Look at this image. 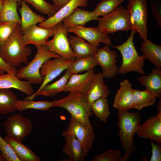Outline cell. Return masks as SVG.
Segmentation results:
<instances>
[{
	"label": "cell",
	"instance_id": "cell-11",
	"mask_svg": "<svg viewBox=\"0 0 161 161\" xmlns=\"http://www.w3.org/2000/svg\"><path fill=\"white\" fill-rule=\"evenodd\" d=\"M74 61L67 60L63 57H55L53 60L49 59L42 65L40 71L43 80L38 89L39 91L44 86L58 76L64 70L67 69Z\"/></svg>",
	"mask_w": 161,
	"mask_h": 161
},
{
	"label": "cell",
	"instance_id": "cell-19",
	"mask_svg": "<svg viewBox=\"0 0 161 161\" xmlns=\"http://www.w3.org/2000/svg\"><path fill=\"white\" fill-rule=\"evenodd\" d=\"M95 73L92 69L83 74H72L66 84L64 92L86 94Z\"/></svg>",
	"mask_w": 161,
	"mask_h": 161
},
{
	"label": "cell",
	"instance_id": "cell-34",
	"mask_svg": "<svg viewBox=\"0 0 161 161\" xmlns=\"http://www.w3.org/2000/svg\"><path fill=\"white\" fill-rule=\"evenodd\" d=\"M52 101L45 100L35 101L33 99L19 100L17 103V110L22 111L28 109L47 111L53 107Z\"/></svg>",
	"mask_w": 161,
	"mask_h": 161
},
{
	"label": "cell",
	"instance_id": "cell-14",
	"mask_svg": "<svg viewBox=\"0 0 161 161\" xmlns=\"http://www.w3.org/2000/svg\"><path fill=\"white\" fill-rule=\"evenodd\" d=\"M136 133L140 137L149 139L161 144V111L149 117L138 126Z\"/></svg>",
	"mask_w": 161,
	"mask_h": 161
},
{
	"label": "cell",
	"instance_id": "cell-4",
	"mask_svg": "<svg viewBox=\"0 0 161 161\" xmlns=\"http://www.w3.org/2000/svg\"><path fill=\"white\" fill-rule=\"evenodd\" d=\"M135 33L131 30L130 36L125 42L120 45L112 46L118 50L122 55V63L118 69L119 74L124 75L132 72L145 74L143 68L145 58L143 55H139L134 46L133 39Z\"/></svg>",
	"mask_w": 161,
	"mask_h": 161
},
{
	"label": "cell",
	"instance_id": "cell-3",
	"mask_svg": "<svg viewBox=\"0 0 161 161\" xmlns=\"http://www.w3.org/2000/svg\"><path fill=\"white\" fill-rule=\"evenodd\" d=\"M53 107L63 108L71 116L85 124H90V117L93 114L86 94L69 92L64 97L52 101Z\"/></svg>",
	"mask_w": 161,
	"mask_h": 161
},
{
	"label": "cell",
	"instance_id": "cell-6",
	"mask_svg": "<svg viewBox=\"0 0 161 161\" xmlns=\"http://www.w3.org/2000/svg\"><path fill=\"white\" fill-rule=\"evenodd\" d=\"M146 0H129L126 9L131 30L138 33L143 41L147 38L148 11Z\"/></svg>",
	"mask_w": 161,
	"mask_h": 161
},
{
	"label": "cell",
	"instance_id": "cell-22",
	"mask_svg": "<svg viewBox=\"0 0 161 161\" xmlns=\"http://www.w3.org/2000/svg\"><path fill=\"white\" fill-rule=\"evenodd\" d=\"M72 74L67 69L64 75L60 79L52 83L46 84L39 91L34 92L30 96H27L25 99H33L38 95L52 97H55L58 93L64 92L66 84Z\"/></svg>",
	"mask_w": 161,
	"mask_h": 161
},
{
	"label": "cell",
	"instance_id": "cell-25",
	"mask_svg": "<svg viewBox=\"0 0 161 161\" xmlns=\"http://www.w3.org/2000/svg\"><path fill=\"white\" fill-rule=\"evenodd\" d=\"M69 40L76 58L94 56L96 55L97 47L86 42L80 37L69 35Z\"/></svg>",
	"mask_w": 161,
	"mask_h": 161
},
{
	"label": "cell",
	"instance_id": "cell-7",
	"mask_svg": "<svg viewBox=\"0 0 161 161\" xmlns=\"http://www.w3.org/2000/svg\"><path fill=\"white\" fill-rule=\"evenodd\" d=\"M98 27L108 34L131 29L127 11L123 6L118 7L109 14L99 18Z\"/></svg>",
	"mask_w": 161,
	"mask_h": 161
},
{
	"label": "cell",
	"instance_id": "cell-24",
	"mask_svg": "<svg viewBox=\"0 0 161 161\" xmlns=\"http://www.w3.org/2000/svg\"><path fill=\"white\" fill-rule=\"evenodd\" d=\"M138 81L145 87L157 98H161V69L152 68L151 72L147 75H142L137 78Z\"/></svg>",
	"mask_w": 161,
	"mask_h": 161
},
{
	"label": "cell",
	"instance_id": "cell-13",
	"mask_svg": "<svg viewBox=\"0 0 161 161\" xmlns=\"http://www.w3.org/2000/svg\"><path fill=\"white\" fill-rule=\"evenodd\" d=\"M67 30L68 32L76 34L95 47L99 46L100 43L105 45L112 46L110 37L98 27L79 26L69 28Z\"/></svg>",
	"mask_w": 161,
	"mask_h": 161
},
{
	"label": "cell",
	"instance_id": "cell-47",
	"mask_svg": "<svg viewBox=\"0 0 161 161\" xmlns=\"http://www.w3.org/2000/svg\"><path fill=\"white\" fill-rule=\"evenodd\" d=\"M16 1L17 2L18 6H20L21 5V3L22 0H13Z\"/></svg>",
	"mask_w": 161,
	"mask_h": 161
},
{
	"label": "cell",
	"instance_id": "cell-39",
	"mask_svg": "<svg viewBox=\"0 0 161 161\" xmlns=\"http://www.w3.org/2000/svg\"><path fill=\"white\" fill-rule=\"evenodd\" d=\"M0 151L6 161H21L11 146L0 135Z\"/></svg>",
	"mask_w": 161,
	"mask_h": 161
},
{
	"label": "cell",
	"instance_id": "cell-44",
	"mask_svg": "<svg viewBox=\"0 0 161 161\" xmlns=\"http://www.w3.org/2000/svg\"><path fill=\"white\" fill-rule=\"evenodd\" d=\"M161 99L160 100L157 105V110L158 112H160L161 111Z\"/></svg>",
	"mask_w": 161,
	"mask_h": 161
},
{
	"label": "cell",
	"instance_id": "cell-26",
	"mask_svg": "<svg viewBox=\"0 0 161 161\" xmlns=\"http://www.w3.org/2000/svg\"><path fill=\"white\" fill-rule=\"evenodd\" d=\"M4 139L11 146L21 161H40V158L31 149L21 143L6 135Z\"/></svg>",
	"mask_w": 161,
	"mask_h": 161
},
{
	"label": "cell",
	"instance_id": "cell-21",
	"mask_svg": "<svg viewBox=\"0 0 161 161\" xmlns=\"http://www.w3.org/2000/svg\"><path fill=\"white\" fill-rule=\"evenodd\" d=\"M31 84L28 81H22L18 79L15 74H0V89L14 88L27 96H30L34 93Z\"/></svg>",
	"mask_w": 161,
	"mask_h": 161
},
{
	"label": "cell",
	"instance_id": "cell-28",
	"mask_svg": "<svg viewBox=\"0 0 161 161\" xmlns=\"http://www.w3.org/2000/svg\"><path fill=\"white\" fill-rule=\"evenodd\" d=\"M141 51L143 55L156 68L161 67V46L155 44L147 38L141 42Z\"/></svg>",
	"mask_w": 161,
	"mask_h": 161
},
{
	"label": "cell",
	"instance_id": "cell-46",
	"mask_svg": "<svg viewBox=\"0 0 161 161\" xmlns=\"http://www.w3.org/2000/svg\"><path fill=\"white\" fill-rule=\"evenodd\" d=\"M0 161H6L4 157L1 152H0Z\"/></svg>",
	"mask_w": 161,
	"mask_h": 161
},
{
	"label": "cell",
	"instance_id": "cell-15",
	"mask_svg": "<svg viewBox=\"0 0 161 161\" xmlns=\"http://www.w3.org/2000/svg\"><path fill=\"white\" fill-rule=\"evenodd\" d=\"M23 46L30 44L37 46L46 45L48 38L53 36V28H47L37 26H31L21 32Z\"/></svg>",
	"mask_w": 161,
	"mask_h": 161
},
{
	"label": "cell",
	"instance_id": "cell-2",
	"mask_svg": "<svg viewBox=\"0 0 161 161\" xmlns=\"http://www.w3.org/2000/svg\"><path fill=\"white\" fill-rule=\"evenodd\" d=\"M22 35L21 26L18 24L0 52V57L13 67H18L22 63L27 64L28 56L32 53L30 47L22 45Z\"/></svg>",
	"mask_w": 161,
	"mask_h": 161
},
{
	"label": "cell",
	"instance_id": "cell-35",
	"mask_svg": "<svg viewBox=\"0 0 161 161\" xmlns=\"http://www.w3.org/2000/svg\"><path fill=\"white\" fill-rule=\"evenodd\" d=\"M124 0H102L93 10L99 17L106 16L120 5Z\"/></svg>",
	"mask_w": 161,
	"mask_h": 161
},
{
	"label": "cell",
	"instance_id": "cell-45",
	"mask_svg": "<svg viewBox=\"0 0 161 161\" xmlns=\"http://www.w3.org/2000/svg\"><path fill=\"white\" fill-rule=\"evenodd\" d=\"M4 3V0H0V13L1 12L3 7Z\"/></svg>",
	"mask_w": 161,
	"mask_h": 161
},
{
	"label": "cell",
	"instance_id": "cell-29",
	"mask_svg": "<svg viewBox=\"0 0 161 161\" xmlns=\"http://www.w3.org/2000/svg\"><path fill=\"white\" fill-rule=\"evenodd\" d=\"M19 100L10 89H0V113L7 114L16 112Z\"/></svg>",
	"mask_w": 161,
	"mask_h": 161
},
{
	"label": "cell",
	"instance_id": "cell-17",
	"mask_svg": "<svg viewBox=\"0 0 161 161\" xmlns=\"http://www.w3.org/2000/svg\"><path fill=\"white\" fill-rule=\"evenodd\" d=\"M89 0H70L65 5L58 11L52 16L39 24L41 27L53 28L56 24L62 21L78 7L87 6Z\"/></svg>",
	"mask_w": 161,
	"mask_h": 161
},
{
	"label": "cell",
	"instance_id": "cell-5",
	"mask_svg": "<svg viewBox=\"0 0 161 161\" xmlns=\"http://www.w3.org/2000/svg\"><path fill=\"white\" fill-rule=\"evenodd\" d=\"M36 47L37 51L33 59L26 66L20 67L16 76L18 79H24L31 84H41L43 78L41 76L40 71L43 64L48 59L61 56L49 51L47 45Z\"/></svg>",
	"mask_w": 161,
	"mask_h": 161
},
{
	"label": "cell",
	"instance_id": "cell-18",
	"mask_svg": "<svg viewBox=\"0 0 161 161\" xmlns=\"http://www.w3.org/2000/svg\"><path fill=\"white\" fill-rule=\"evenodd\" d=\"M62 135L65 140L63 152L69 157L70 161H82L86 157L80 142L72 132L66 130Z\"/></svg>",
	"mask_w": 161,
	"mask_h": 161
},
{
	"label": "cell",
	"instance_id": "cell-9",
	"mask_svg": "<svg viewBox=\"0 0 161 161\" xmlns=\"http://www.w3.org/2000/svg\"><path fill=\"white\" fill-rule=\"evenodd\" d=\"M3 126L7 135L21 141L30 134L32 128L29 119L17 114L9 116Z\"/></svg>",
	"mask_w": 161,
	"mask_h": 161
},
{
	"label": "cell",
	"instance_id": "cell-27",
	"mask_svg": "<svg viewBox=\"0 0 161 161\" xmlns=\"http://www.w3.org/2000/svg\"><path fill=\"white\" fill-rule=\"evenodd\" d=\"M21 7L19 10L21 14V32L28 27L40 23L46 20L45 18L33 12L24 0L21 3Z\"/></svg>",
	"mask_w": 161,
	"mask_h": 161
},
{
	"label": "cell",
	"instance_id": "cell-41",
	"mask_svg": "<svg viewBox=\"0 0 161 161\" xmlns=\"http://www.w3.org/2000/svg\"><path fill=\"white\" fill-rule=\"evenodd\" d=\"M150 144L152 148L151 151V155L149 161H161V145L157 142L156 143H154L152 140H151Z\"/></svg>",
	"mask_w": 161,
	"mask_h": 161
},
{
	"label": "cell",
	"instance_id": "cell-8",
	"mask_svg": "<svg viewBox=\"0 0 161 161\" xmlns=\"http://www.w3.org/2000/svg\"><path fill=\"white\" fill-rule=\"evenodd\" d=\"M53 29V38L48 40L46 45L49 51L56 53L66 60H75L76 57L70 46L68 32L62 21L56 24Z\"/></svg>",
	"mask_w": 161,
	"mask_h": 161
},
{
	"label": "cell",
	"instance_id": "cell-23",
	"mask_svg": "<svg viewBox=\"0 0 161 161\" xmlns=\"http://www.w3.org/2000/svg\"><path fill=\"white\" fill-rule=\"evenodd\" d=\"M102 73H95L86 93L89 104L101 98H107L110 94L108 87L104 81Z\"/></svg>",
	"mask_w": 161,
	"mask_h": 161
},
{
	"label": "cell",
	"instance_id": "cell-12",
	"mask_svg": "<svg viewBox=\"0 0 161 161\" xmlns=\"http://www.w3.org/2000/svg\"><path fill=\"white\" fill-rule=\"evenodd\" d=\"M95 57L97 64L101 68L104 78H113L118 73L119 68L116 65L117 54L111 50L110 46L105 45L98 49Z\"/></svg>",
	"mask_w": 161,
	"mask_h": 161
},
{
	"label": "cell",
	"instance_id": "cell-16",
	"mask_svg": "<svg viewBox=\"0 0 161 161\" xmlns=\"http://www.w3.org/2000/svg\"><path fill=\"white\" fill-rule=\"evenodd\" d=\"M133 89L129 80L125 79L120 83V87L114 97L113 106L118 110H129L133 109Z\"/></svg>",
	"mask_w": 161,
	"mask_h": 161
},
{
	"label": "cell",
	"instance_id": "cell-10",
	"mask_svg": "<svg viewBox=\"0 0 161 161\" xmlns=\"http://www.w3.org/2000/svg\"><path fill=\"white\" fill-rule=\"evenodd\" d=\"M66 130L72 132L80 142L86 156L92 150L95 134L91 123L85 124L72 116Z\"/></svg>",
	"mask_w": 161,
	"mask_h": 161
},
{
	"label": "cell",
	"instance_id": "cell-40",
	"mask_svg": "<svg viewBox=\"0 0 161 161\" xmlns=\"http://www.w3.org/2000/svg\"><path fill=\"white\" fill-rule=\"evenodd\" d=\"M149 4L152 16L156 19L157 25L161 27V3L154 0H151Z\"/></svg>",
	"mask_w": 161,
	"mask_h": 161
},
{
	"label": "cell",
	"instance_id": "cell-33",
	"mask_svg": "<svg viewBox=\"0 0 161 161\" xmlns=\"http://www.w3.org/2000/svg\"><path fill=\"white\" fill-rule=\"evenodd\" d=\"M91 111L101 122L106 123L111 114L108 100L106 98H101L90 104Z\"/></svg>",
	"mask_w": 161,
	"mask_h": 161
},
{
	"label": "cell",
	"instance_id": "cell-37",
	"mask_svg": "<svg viewBox=\"0 0 161 161\" xmlns=\"http://www.w3.org/2000/svg\"><path fill=\"white\" fill-rule=\"evenodd\" d=\"M18 24L11 22H0V52Z\"/></svg>",
	"mask_w": 161,
	"mask_h": 161
},
{
	"label": "cell",
	"instance_id": "cell-42",
	"mask_svg": "<svg viewBox=\"0 0 161 161\" xmlns=\"http://www.w3.org/2000/svg\"><path fill=\"white\" fill-rule=\"evenodd\" d=\"M0 70L8 73L16 74L17 69L16 68L13 67L7 64L0 57Z\"/></svg>",
	"mask_w": 161,
	"mask_h": 161
},
{
	"label": "cell",
	"instance_id": "cell-20",
	"mask_svg": "<svg viewBox=\"0 0 161 161\" xmlns=\"http://www.w3.org/2000/svg\"><path fill=\"white\" fill-rule=\"evenodd\" d=\"M99 18L93 11H90L78 7L64 18L62 21L67 30L78 26H84L88 22L92 20H98Z\"/></svg>",
	"mask_w": 161,
	"mask_h": 161
},
{
	"label": "cell",
	"instance_id": "cell-1",
	"mask_svg": "<svg viewBox=\"0 0 161 161\" xmlns=\"http://www.w3.org/2000/svg\"><path fill=\"white\" fill-rule=\"evenodd\" d=\"M118 136L125 154L119 161H127L135 150L134 137L140 124L141 117L137 112H130L128 110H118Z\"/></svg>",
	"mask_w": 161,
	"mask_h": 161
},
{
	"label": "cell",
	"instance_id": "cell-30",
	"mask_svg": "<svg viewBox=\"0 0 161 161\" xmlns=\"http://www.w3.org/2000/svg\"><path fill=\"white\" fill-rule=\"evenodd\" d=\"M156 98L148 89L140 91L133 89L132 104L133 109L140 110L143 108L154 105Z\"/></svg>",
	"mask_w": 161,
	"mask_h": 161
},
{
	"label": "cell",
	"instance_id": "cell-48",
	"mask_svg": "<svg viewBox=\"0 0 161 161\" xmlns=\"http://www.w3.org/2000/svg\"><path fill=\"white\" fill-rule=\"evenodd\" d=\"M4 73V72L0 70V74H1Z\"/></svg>",
	"mask_w": 161,
	"mask_h": 161
},
{
	"label": "cell",
	"instance_id": "cell-36",
	"mask_svg": "<svg viewBox=\"0 0 161 161\" xmlns=\"http://www.w3.org/2000/svg\"><path fill=\"white\" fill-rule=\"evenodd\" d=\"M31 5L40 13L47 15L49 18L54 15L58 11L54 4L45 0H23Z\"/></svg>",
	"mask_w": 161,
	"mask_h": 161
},
{
	"label": "cell",
	"instance_id": "cell-32",
	"mask_svg": "<svg viewBox=\"0 0 161 161\" xmlns=\"http://www.w3.org/2000/svg\"><path fill=\"white\" fill-rule=\"evenodd\" d=\"M97 65L95 56L76 58L69 66L68 69L72 74L93 69Z\"/></svg>",
	"mask_w": 161,
	"mask_h": 161
},
{
	"label": "cell",
	"instance_id": "cell-38",
	"mask_svg": "<svg viewBox=\"0 0 161 161\" xmlns=\"http://www.w3.org/2000/svg\"><path fill=\"white\" fill-rule=\"evenodd\" d=\"M121 152L118 150L109 149L93 157L91 161H119Z\"/></svg>",
	"mask_w": 161,
	"mask_h": 161
},
{
	"label": "cell",
	"instance_id": "cell-31",
	"mask_svg": "<svg viewBox=\"0 0 161 161\" xmlns=\"http://www.w3.org/2000/svg\"><path fill=\"white\" fill-rule=\"evenodd\" d=\"M17 2L13 0H4L3 8L0 13V22L9 21L21 25V18L17 11Z\"/></svg>",
	"mask_w": 161,
	"mask_h": 161
},
{
	"label": "cell",
	"instance_id": "cell-43",
	"mask_svg": "<svg viewBox=\"0 0 161 161\" xmlns=\"http://www.w3.org/2000/svg\"><path fill=\"white\" fill-rule=\"evenodd\" d=\"M58 11L65 5L70 0H51Z\"/></svg>",
	"mask_w": 161,
	"mask_h": 161
}]
</instances>
